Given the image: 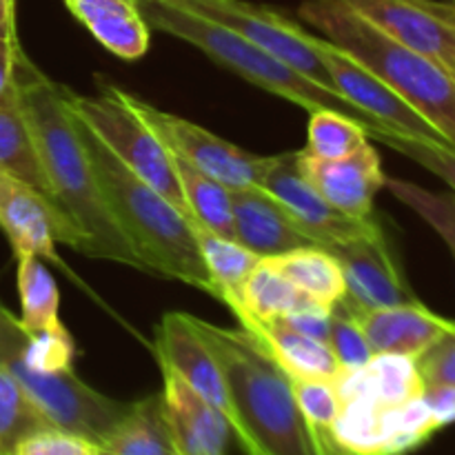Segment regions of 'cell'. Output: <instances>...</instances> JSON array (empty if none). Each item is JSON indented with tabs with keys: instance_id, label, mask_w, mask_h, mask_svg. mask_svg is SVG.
Instances as JSON below:
<instances>
[{
	"instance_id": "7c38bea8",
	"label": "cell",
	"mask_w": 455,
	"mask_h": 455,
	"mask_svg": "<svg viewBox=\"0 0 455 455\" xmlns=\"http://www.w3.org/2000/svg\"><path fill=\"white\" fill-rule=\"evenodd\" d=\"M0 229L7 235L13 256L47 258L58 262L56 244L80 253L83 235L60 204L53 203L20 178L0 169Z\"/></svg>"
},
{
	"instance_id": "9c48e42d",
	"label": "cell",
	"mask_w": 455,
	"mask_h": 455,
	"mask_svg": "<svg viewBox=\"0 0 455 455\" xmlns=\"http://www.w3.org/2000/svg\"><path fill=\"white\" fill-rule=\"evenodd\" d=\"M160 3L173 4V7L196 13L204 20L227 27L251 43L260 44L262 49L278 56L280 60H284L314 83L333 89L331 76L315 49V34L305 31L298 22L283 16L275 9L247 3V0H160Z\"/></svg>"
},
{
	"instance_id": "9a60e30c",
	"label": "cell",
	"mask_w": 455,
	"mask_h": 455,
	"mask_svg": "<svg viewBox=\"0 0 455 455\" xmlns=\"http://www.w3.org/2000/svg\"><path fill=\"white\" fill-rule=\"evenodd\" d=\"M298 167L311 187L338 212L354 218H369L373 213V200L385 187L380 156L371 142L354 154L336 160H323L298 151Z\"/></svg>"
},
{
	"instance_id": "2e32d148",
	"label": "cell",
	"mask_w": 455,
	"mask_h": 455,
	"mask_svg": "<svg viewBox=\"0 0 455 455\" xmlns=\"http://www.w3.org/2000/svg\"><path fill=\"white\" fill-rule=\"evenodd\" d=\"M327 251L340 262L347 284L345 300L355 309H382L416 300L385 235L331 244Z\"/></svg>"
},
{
	"instance_id": "74e56055",
	"label": "cell",
	"mask_w": 455,
	"mask_h": 455,
	"mask_svg": "<svg viewBox=\"0 0 455 455\" xmlns=\"http://www.w3.org/2000/svg\"><path fill=\"white\" fill-rule=\"evenodd\" d=\"M427 409H429L431 418L435 420L438 429L449 427L455 422V387L438 385V387H425Z\"/></svg>"
},
{
	"instance_id": "4fadbf2b",
	"label": "cell",
	"mask_w": 455,
	"mask_h": 455,
	"mask_svg": "<svg viewBox=\"0 0 455 455\" xmlns=\"http://www.w3.org/2000/svg\"><path fill=\"white\" fill-rule=\"evenodd\" d=\"M404 47L455 71V0H340Z\"/></svg>"
},
{
	"instance_id": "484cf974",
	"label": "cell",
	"mask_w": 455,
	"mask_h": 455,
	"mask_svg": "<svg viewBox=\"0 0 455 455\" xmlns=\"http://www.w3.org/2000/svg\"><path fill=\"white\" fill-rule=\"evenodd\" d=\"M18 260V296H20V327L27 333H44L60 329V293L56 280L44 267L43 258L20 253Z\"/></svg>"
},
{
	"instance_id": "ba28073f",
	"label": "cell",
	"mask_w": 455,
	"mask_h": 455,
	"mask_svg": "<svg viewBox=\"0 0 455 455\" xmlns=\"http://www.w3.org/2000/svg\"><path fill=\"white\" fill-rule=\"evenodd\" d=\"M120 98L145 120L151 132L164 142L176 158L185 160L187 164L198 172L216 178L229 189H244V187H260L269 167L271 156H256L243 151L240 147L231 145L225 138L216 136L209 129L182 118V116L169 114L149 105L142 98L124 92L118 87Z\"/></svg>"
},
{
	"instance_id": "d6986e66",
	"label": "cell",
	"mask_w": 455,
	"mask_h": 455,
	"mask_svg": "<svg viewBox=\"0 0 455 455\" xmlns=\"http://www.w3.org/2000/svg\"><path fill=\"white\" fill-rule=\"evenodd\" d=\"M163 371V400L178 455H227L231 435L229 422L204 403L169 367Z\"/></svg>"
},
{
	"instance_id": "1f68e13d",
	"label": "cell",
	"mask_w": 455,
	"mask_h": 455,
	"mask_svg": "<svg viewBox=\"0 0 455 455\" xmlns=\"http://www.w3.org/2000/svg\"><path fill=\"white\" fill-rule=\"evenodd\" d=\"M367 136L369 140L373 138V140L382 142V145H387L389 149L407 156L409 160H413V163H418L420 167L429 169L431 173L443 178V180L451 187L455 196V147L453 145L404 136V133H398L394 132V129H387V127H369Z\"/></svg>"
},
{
	"instance_id": "4dcf8cb0",
	"label": "cell",
	"mask_w": 455,
	"mask_h": 455,
	"mask_svg": "<svg viewBox=\"0 0 455 455\" xmlns=\"http://www.w3.org/2000/svg\"><path fill=\"white\" fill-rule=\"evenodd\" d=\"M385 187L391 196L411 207L427 225L434 227L435 234L447 243L449 251L455 258V196L453 194H434L413 182L387 178Z\"/></svg>"
},
{
	"instance_id": "d6a6232c",
	"label": "cell",
	"mask_w": 455,
	"mask_h": 455,
	"mask_svg": "<svg viewBox=\"0 0 455 455\" xmlns=\"http://www.w3.org/2000/svg\"><path fill=\"white\" fill-rule=\"evenodd\" d=\"M327 345L331 347L342 371L363 369L373 358V349L369 345L367 336H364L363 327H360L355 315L342 302L333 305L331 329H329Z\"/></svg>"
},
{
	"instance_id": "f35d334b",
	"label": "cell",
	"mask_w": 455,
	"mask_h": 455,
	"mask_svg": "<svg viewBox=\"0 0 455 455\" xmlns=\"http://www.w3.org/2000/svg\"><path fill=\"white\" fill-rule=\"evenodd\" d=\"M0 38H18L16 0H0Z\"/></svg>"
},
{
	"instance_id": "603a6c76",
	"label": "cell",
	"mask_w": 455,
	"mask_h": 455,
	"mask_svg": "<svg viewBox=\"0 0 455 455\" xmlns=\"http://www.w3.org/2000/svg\"><path fill=\"white\" fill-rule=\"evenodd\" d=\"M189 222L196 244L200 249V256H203L204 269L212 278V296L225 302L227 309L235 315L240 311V305H243L244 283L249 280L251 271L260 265L262 258L253 253L251 249L244 247V244H240L238 240L213 234L191 216Z\"/></svg>"
},
{
	"instance_id": "277c9868",
	"label": "cell",
	"mask_w": 455,
	"mask_h": 455,
	"mask_svg": "<svg viewBox=\"0 0 455 455\" xmlns=\"http://www.w3.org/2000/svg\"><path fill=\"white\" fill-rule=\"evenodd\" d=\"M298 16L376 74L455 147V78L431 58L404 47L340 0H305Z\"/></svg>"
},
{
	"instance_id": "7402d4cb",
	"label": "cell",
	"mask_w": 455,
	"mask_h": 455,
	"mask_svg": "<svg viewBox=\"0 0 455 455\" xmlns=\"http://www.w3.org/2000/svg\"><path fill=\"white\" fill-rule=\"evenodd\" d=\"M249 336L275 360V364L291 380L336 382L342 376L340 363L327 342L293 331L280 323L260 324Z\"/></svg>"
},
{
	"instance_id": "ffe728a7",
	"label": "cell",
	"mask_w": 455,
	"mask_h": 455,
	"mask_svg": "<svg viewBox=\"0 0 455 455\" xmlns=\"http://www.w3.org/2000/svg\"><path fill=\"white\" fill-rule=\"evenodd\" d=\"M76 20L114 56L138 60L147 53L151 27L138 0H62Z\"/></svg>"
},
{
	"instance_id": "6da1fadb",
	"label": "cell",
	"mask_w": 455,
	"mask_h": 455,
	"mask_svg": "<svg viewBox=\"0 0 455 455\" xmlns=\"http://www.w3.org/2000/svg\"><path fill=\"white\" fill-rule=\"evenodd\" d=\"M18 102L53 198L83 235L80 253L145 271L102 198L87 147L67 111L65 84L47 78L27 53L18 62Z\"/></svg>"
},
{
	"instance_id": "52a82bcc",
	"label": "cell",
	"mask_w": 455,
	"mask_h": 455,
	"mask_svg": "<svg viewBox=\"0 0 455 455\" xmlns=\"http://www.w3.org/2000/svg\"><path fill=\"white\" fill-rule=\"evenodd\" d=\"M0 364H4L20 382L49 427L78 434L96 444L109 434L111 427L127 413L132 404L96 391L80 380L74 369L49 373L31 371L4 347H0Z\"/></svg>"
},
{
	"instance_id": "5bb4252c",
	"label": "cell",
	"mask_w": 455,
	"mask_h": 455,
	"mask_svg": "<svg viewBox=\"0 0 455 455\" xmlns=\"http://www.w3.org/2000/svg\"><path fill=\"white\" fill-rule=\"evenodd\" d=\"M315 49H318L320 60L324 62L329 76H331L333 89L342 98L354 102L369 118L376 120L380 127L394 129L404 136L451 145L425 116L418 114L404 98H400L394 89L387 87L376 74L364 69L349 53L329 43L327 38H320V36H315Z\"/></svg>"
},
{
	"instance_id": "e0dca14e",
	"label": "cell",
	"mask_w": 455,
	"mask_h": 455,
	"mask_svg": "<svg viewBox=\"0 0 455 455\" xmlns=\"http://www.w3.org/2000/svg\"><path fill=\"white\" fill-rule=\"evenodd\" d=\"M342 305L355 315L373 354H400L420 358L444 333L455 327V320L443 318L422 302H404L382 309H355L342 298Z\"/></svg>"
},
{
	"instance_id": "cb8c5ba5",
	"label": "cell",
	"mask_w": 455,
	"mask_h": 455,
	"mask_svg": "<svg viewBox=\"0 0 455 455\" xmlns=\"http://www.w3.org/2000/svg\"><path fill=\"white\" fill-rule=\"evenodd\" d=\"M309 300L307 293L293 287L267 258L251 271L243 289V305L235 314L243 331H256L260 324L278 323Z\"/></svg>"
},
{
	"instance_id": "3957f363",
	"label": "cell",
	"mask_w": 455,
	"mask_h": 455,
	"mask_svg": "<svg viewBox=\"0 0 455 455\" xmlns=\"http://www.w3.org/2000/svg\"><path fill=\"white\" fill-rule=\"evenodd\" d=\"M74 123L87 147L102 198L147 274L176 278L212 293V278L204 269L189 216L129 172L80 120L74 118Z\"/></svg>"
},
{
	"instance_id": "d4e9b609",
	"label": "cell",
	"mask_w": 455,
	"mask_h": 455,
	"mask_svg": "<svg viewBox=\"0 0 455 455\" xmlns=\"http://www.w3.org/2000/svg\"><path fill=\"white\" fill-rule=\"evenodd\" d=\"M293 287L314 300L333 307L347 296L342 267L327 249L305 247L283 256L267 258Z\"/></svg>"
},
{
	"instance_id": "e575fe53",
	"label": "cell",
	"mask_w": 455,
	"mask_h": 455,
	"mask_svg": "<svg viewBox=\"0 0 455 455\" xmlns=\"http://www.w3.org/2000/svg\"><path fill=\"white\" fill-rule=\"evenodd\" d=\"M425 387H455V327L416 358Z\"/></svg>"
},
{
	"instance_id": "30bf717a",
	"label": "cell",
	"mask_w": 455,
	"mask_h": 455,
	"mask_svg": "<svg viewBox=\"0 0 455 455\" xmlns=\"http://www.w3.org/2000/svg\"><path fill=\"white\" fill-rule=\"evenodd\" d=\"M260 189L274 196L296 218L300 229L315 240V247L320 249L385 235L373 216H347L329 204L302 176L298 167V151L271 156Z\"/></svg>"
},
{
	"instance_id": "ab89813d",
	"label": "cell",
	"mask_w": 455,
	"mask_h": 455,
	"mask_svg": "<svg viewBox=\"0 0 455 455\" xmlns=\"http://www.w3.org/2000/svg\"><path fill=\"white\" fill-rule=\"evenodd\" d=\"M451 74H453V78H455V71H451Z\"/></svg>"
},
{
	"instance_id": "f546056e",
	"label": "cell",
	"mask_w": 455,
	"mask_h": 455,
	"mask_svg": "<svg viewBox=\"0 0 455 455\" xmlns=\"http://www.w3.org/2000/svg\"><path fill=\"white\" fill-rule=\"evenodd\" d=\"M44 427H49L47 420L34 407L20 382L0 364V455H13L27 435Z\"/></svg>"
},
{
	"instance_id": "7a4b0ae2",
	"label": "cell",
	"mask_w": 455,
	"mask_h": 455,
	"mask_svg": "<svg viewBox=\"0 0 455 455\" xmlns=\"http://www.w3.org/2000/svg\"><path fill=\"white\" fill-rule=\"evenodd\" d=\"M216 355L243 427L244 455H318L291 380L249 333L194 318Z\"/></svg>"
},
{
	"instance_id": "8fae6325",
	"label": "cell",
	"mask_w": 455,
	"mask_h": 455,
	"mask_svg": "<svg viewBox=\"0 0 455 455\" xmlns=\"http://www.w3.org/2000/svg\"><path fill=\"white\" fill-rule=\"evenodd\" d=\"M154 351L158 364L172 369L191 391L222 413V418L229 422L234 440L238 447H243L244 434L231 403L225 373L203 333L196 327L194 315L164 314L156 327Z\"/></svg>"
},
{
	"instance_id": "83f0119b",
	"label": "cell",
	"mask_w": 455,
	"mask_h": 455,
	"mask_svg": "<svg viewBox=\"0 0 455 455\" xmlns=\"http://www.w3.org/2000/svg\"><path fill=\"white\" fill-rule=\"evenodd\" d=\"M173 163H176L182 194H185L187 213L213 234L235 240L234 203H231L229 187L198 172L176 156H173Z\"/></svg>"
},
{
	"instance_id": "8d00e7d4",
	"label": "cell",
	"mask_w": 455,
	"mask_h": 455,
	"mask_svg": "<svg viewBox=\"0 0 455 455\" xmlns=\"http://www.w3.org/2000/svg\"><path fill=\"white\" fill-rule=\"evenodd\" d=\"M22 53L18 38H0V105L18 96V62Z\"/></svg>"
},
{
	"instance_id": "5b68a950",
	"label": "cell",
	"mask_w": 455,
	"mask_h": 455,
	"mask_svg": "<svg viewBox=\"0 0 455 455\" xmlns=\"http://www.w3.org/2000/svg\"><path fill=\"white\" fill-rule=\"evenodd\" d=\"M138 7H140L142 16L151 29H158L163 34L194 44L225 69L234 71L240 78L249 80L265 92L275 93V96L302 107L309 114L318 109H333L358 120L367 129L380 127L376 120L369 118L364 111H360L354 102L342 98L338 92L314 83L300 71L289 67L284 60H280L278 56L262 49L260 44L251 43L249 38L227 29V27L204 20L196 13L160 3V0H138Z\"/></svg>"
},
{
	"instance_id": "4316f807",
	"label": "cell",
	"mask_w": 455,
	"mask_h": 455,
	"mask_svg": "<svg viewBox=\"0 0 455 455\" xmlns=\"http://www.w3.org/2000/svg\"><path fill=\"white\" fill-rule=\"evenodd\" d=\"M0 169L20 178L56 203L18 96L0 105Z\"/></svg>"
},
{
	"instance_id": "8992f818",
	"label": "cell",
	"mask_w": 455,
	"mask_h": 455,
	"mask_svg": "<svg viewBox=\"0 0 455 455\" xmlns=\"http://www.w3.org/2000/svg\"><path fill=\"white\" fill-rule=\"evenodd\" d=\"M65 105L69 114L80 120L129 172L187 213L173 154L120 98L116 84L102 87L98 96H80L65 87Z\"/></svg>"
},
{
	"instance_id": "d590c367",
	"label": "cell",
	"mask_w": 455,
	"mask_h": 455,
	"mask_svg": "<svg viewBox=\"0 0 455 455\" xmlns=\"http://www.w3.org/2000/svg\"><path fill=\"white\" fill-rule=\"evenodd\" d=\"M331 311L333 307H327L323 305V302L309 298L305 305H300L296 311H291L289 315L280 318L278 323L293 329V331L305 333V336L315 338V340L327 342L329 329H331Z\"/></svg>"
},
{
	"instance_id": "44dd1931",
	"label": "cell",
	"mask_w": 455,
	"mask_h": 455,
	"mask_svg": "<svg viewBox=\"0 0 455 455\" xmlns=\"http://www.w3.org/2000/svg\"><path fill=\"white\" fill-rule=\"evenodd\" d=\"M98 455H178L163 391L129 404L127 413L98 443Z\"/></svg>"
},
{
	"instance_id": "f1b7e54d",
	"label": "cell",
	"mask_w": 455,
	"mask_h": 455,
	"mask_svg": "<svg viewBox=\"0 0 455 455\" xmlns=\"http://www.w3.org/2000/svg\"><path fill=\"white\" fill-rule=\"evenodd\" d=\"M367 127L349 116L333 109L311 111L309 129H307L305 154L323 160L345 158L360 147L367 145Z\"/></svg>"
},
{
	"instance_id": "ac0fdd59",
	"label": "cell",
	"mask_w": 455,
	"mask_h": 455,
	"mask_svg": "<svg viewBox=\"0 0 455 455\" xmlns=\"http://www.w3.org/2000/svg\"><path fill=\"white\" fill-rule=\"evenodd\" d=\"M235 240L260 258H275L296 249L315 247L296 218L260 187L231 189Z\"/></svg>"
},
{
	"instance_id": "836d02e7",
	"label": "cell",
	"mask_w": 455,
	"mask_h": 455,
	"mask_svg": "<svg viewBox=\"0 0 455 455\" xmlns=\"http://www.w3.org/2000/svg\"><path fill=\"white\" fill-rule=\"evenodd\" d=\"M13 455H98V444L78 434L44 427L27 435Z\"/></svg>"
}]
</instances>
